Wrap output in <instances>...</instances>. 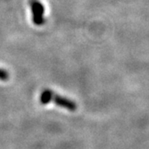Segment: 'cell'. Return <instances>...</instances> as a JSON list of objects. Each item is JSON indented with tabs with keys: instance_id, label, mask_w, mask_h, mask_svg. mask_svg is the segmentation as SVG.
Here are the masks:
<instances>
[{
	"instance_id": "obj_4",
	"label": "cell",
	"mask_w": 149,
	"mask_h": 149,
	"mask_svg": "<svg viewBox=\"0 0 149 149\" xmlns=\"http://www.w3.org/2000/svg\"><path fill=\"white\" fill-rule=\"evenodd\" d=\"M8 78H9L8 72L7 70H5L0 69V80L5 81V80H8Z\"/></svg>"
},
{
	"instance_id": "obj_1",
	"label": "cell",
	"mask_w": 149,
	"mask_h": 149,
	"mask_svg": "<svg viewBox=\"0 0 149 149\" xmlns=\"http://www.w3.org/2000/svg\"><path fill=\"white\" fill-rule=\"evenodd\" d=\"M31 11H32V22L35 25L41 26L45 23L44 18V6L38 0H30L29 2Z\"/></svg>"
},
{
	"instance_id": "obj_3",
	"label": "cell",
	"mask_w": 149,
	"mask_h": 149,
	"mask_svg": "<svg viewBox=\"0 0 149 149\" xmlns=\"http://www.w3.org/2000/svg\"><path fill=\"white\" fill-rule=\"evenodd\" d=\"M53 91H52L51 90L46 89L42 92L41 96H40V103L42 104H49L50 102L52 101V97L53 95Z\"/></svg>"
},
{
	"instance_id": "obj_2",
	"label": "cell",
	"mask_w": 149,
	"mask_h": 149,
	"mask_svg": "<svg viewBox=\"0 0 149 149\" xmlns=\"http://www.w3.org/2000/svg\"><path fill=\"white\" fill-rule=\"evenodd\" d=\"M52 101H53L57 106L66 109L70 111H75L77 109V104L74 101L70 100L67 98L56 95L55 93H53V95H52Z\"/></svg>"
}]
</instances>
